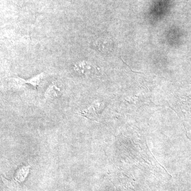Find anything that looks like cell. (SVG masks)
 <instances>
[{"mask_svg":"<svg viewBox=\"0 0 191 191\" xmlns=\"http://www.w3.org/2000/svg\"><path fill=\"white\" fill-rule=\"evenodd\" d=\"M27 173V168L26 169H24V167L23 169H21V170L18 171V175H17V178L20 179V178L21 177H24V176H26V174Z\"/></svg>","mask_w":191,"mask_h":191,"instance_id":"2","label":"cell"},{"mask_svg":"<svg viewBox=\"0 0 191 191\" xmlns=\"http://www.w3.org/2000/svg\"><path fill=\"white\" fill-rule=\"evenodd\" d=\"M96 47L103 53H109L112 48V42L110 39L99 38L96 42Z\"/></svg>","mask_w":191,"mask_h":191,"instance_id":"1","label":"cell"}]
</instances>
